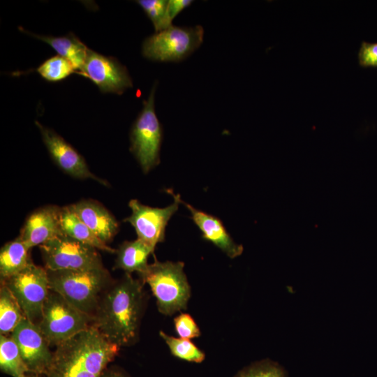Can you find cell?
<instances>
[{"instance_id":"cell-1","label":"cell","mask_w":377,"mask_h":377,"mask_svg":"<svg viewBox=\"0 0 377 377\" xmlns=\"http://www.w3.org/2000/svg\"><path fill=\"white\" fill-rule=\"evenodd\" d=\"M143 283L125 273L105 290L94 313L93 325L120 348L138 340L145 304Z\"/></svg>"},{"instance_id":"cell-2","label":"cell","mask_w":377,"mask_h":377,"mask_svg":"<svg viewBox=\"0 0 377 377\" xmlns=\"http://www.w3.org/2000/svg\"><path fill=\"white\" fill-rule=\"evenodd\" d=\"M119 348L91 326L55 348L45 377H101Z\"/></svg>"},{"instance_id":"cell-3","label":"cell","mask_w":377,"mask_h":377,"mask_svg":"<svg viewBox=\"0 0 377 377\" xmlns=\"http://www.w3.org/2000/svg\"><path fill=\"white\" fill-rule=\"evenodd\" d=\"M47 272L50 289L93 318L101 295L114 281L104 267L78 270L47 269Z\"/></svg>"},{"instance_id":"cell-4","label":"cell","mask_w":377,"mask_h":377,"mask_svg":"<svg viewBox=\"0 0 377 377\" xmlns=\"http://www.w3.org/2000/svg\"><path fill=\"white\" fill-rule=\"evenodd\" d=\"M183 262L155 260L140 276L147 283L156 300L158 311L165 316L186 309L191 286L184 271Z\"/></svg>"},{"instance_id":"cell-5","label":"cell","mask_w":377,"mask_h":377,"mask_svg":"<svg viewBox=\"0 0 377 377\" xmlns=\"http://www.w3.org/2000/svg\"><path fill=\"white\" fill-rule=\"evenodd\" d=\"M94 318L75 307L57 292L50 290L37 325L50 346L55 348L94 326Z\"/></svg>"},{"instance_id":"cell-6","label":"cell","mask_w":377,"mask_h":377,"mask_svg":"<svg viewBox=\"0 0 377 377\" xmlns=\"http://www.w3.org/2000/svg\"><path fill=\"white\" fill-rule=\"evenodd\" d=\"M156 82L133 123L131 133V151L145 173L160 163V150L163 138L161 124L156 116L154 96Z\"/></svg>"},{"instance_id":"cell-7","label":"cell","mask_w":377,"mask_h":377,"mask_svg":"<svg viewBox=\"0 0 377 377\" xmlns=\"http://www.w3.org/2000/svg\"><path fill=\"white\" fill-rule=\"evenodd\" d=\"M204 30L200 25L170 27L145 38L142 55L156 61H180L197 50L203 41Z\"/></svg>"},{"instance_id":"cell-8","label":"cell","mask_w":377,"mask_h":377,"mask_svg":"<svg viewBox=\"0 0 377 377\" xmlns=\"http://www.w3.org/2000/svg\"><path fill=\"white\" fill-rule=\"evenodd\" d=\"M45 267L49 270H78L104 267L94 247L62 233L39 246Z\"/></svg>"},{"instance_id":"cell-9","label":"cell","mask_w":377,"mask_h":377,"mask_svg":"<svg viewBox=\"0 0 377 377\" xmlns=\"http://www.w3.org/2000/svg\"><path fill=\"white\" fill-rule=\"evenodd\" d=\"M1 283L15 296L26 318L38 325L50 290L45 267L31 263L16 274L1 281Z\"/></svg>"},{"instance_id":"cell-10","label":"cell","mask_w":377,"mask_h":377,"mask_svg":"<svg viewBox=\"0 0 377 377\" xmlns=\"http://www.w3.org/2000/svg\"><path fill=\"white\" fill-rule=\"evenodd\" d=\"M170 194L174 198V202L163 208L147 206L136 199L131 200L128 203L131 214L124 221L134 228L138 239L153 249L158 243L164 242L167 224L181 204L179 194L171 190Z\"/></svg>"},{"instance_id":"cell-11","label":"cell","mask_w":377,"mask_h":377,"mask_svg":"<svg viewBox=\"0 0 377 377\" xmlns=\"http://www.w3.org/2000/svg\"><path fill=\"white\" fill-rule=\"evenodd\" d=\"M78 74L89 79L103 93L121 94L133 87L132 79L124 65L113 57L91 50Z\"/></svg>"},{"instance_id":"cell-12","label":"cell","mask_w":377,"mask_h":377,"mask_svg":"<svg viewBox=\"0 0 377 377\" xmlns=\"http://www.w3.org/2000/svg\"><path fill=\"white\" fill-rule=\"evenodd\" d=\"M16 342L29 374H46L52 353L38 326L24 318L10 334Z\"/></svg>"},{"instance_id":"cell-13","label":"cell","mask_w":377,"mask_h":377,"mask_svg":"<svg viewBox=\"0 0 377 377\" xmlns=\"http://www.w3.org/2000/svg\"><path fill=\"white\" fill-rule=\"evenodd\" d=\"M35 124L52 159L61 170L75 178L91 179L106 185V182L90 171L82 156L61 136L38 121Z\"/></svg>"},{"instance_id":"cell-14","label":"cell","mask_w":377,"mask_h":377,"mask_svg":"<svg viewBox=\"0 0 377 377\" xmlns=\"http://www.w3.org/2000/svg\"><path fill=\"white\" fill-rule=\"evenodd\" d=\"M61 207L46 205L32 212L27 219L19 237L29 249L40 246L62 234Z\"/></svg>"},{"instance_id":"cell-15","label":"cell","mask_w":377,"mask_h":377,"mask_svg":"<svg viewBox=\"0 0 377 377\" xmlns=\"http://www.w3.org/2000/svg\"><path fill=\"white\" fill-rule=\"evenodd\" d=\"M180 202L191 212V218L201 231L203 239L210 242L230 258L242 254V246L235 242L219 218L195 209L182 199Z\"/></svg>"},{"instance_id":"cell-16","label":"cell","mask_w":377,"mask_h":377,"mask_svg":"<svg viewBox=\"0 0 377 377\" xmlns=\"http://www.w3.org/2000/svg\"><path fill=\"white\" fill-rule=\"evenodd\" d=\"M77 216L103 242L117 234L119 224L114 216L101 204L93 200H82L70 205Z\"/></svg>"},{"instance_id":"cell-17","label":"cell","mask_w":377,"mask_h":377,"mask_svg":"<svg viewBox=\"0 0 377 377\" xmlns=\"http://www.w3.org/2000/svg\"><path fill=\"white\" fill-rule=\"evenodd\" d=\"M154 249L139 239L125 241L116 249V259L113 269H122L131 274L138 272L143 274L148 267V258Z\"/></svg>"},{"instance_id":"cell-18","label":"cell","mask_w":377,"mask_h":377,"mask_svg":"<svg viewBox=\"0 0 377 377\" xmlns=\"http://www.w3.org/2000/svg\"><path fill=\"white\" fill-rule=\"evenodd\" d=\"M20 29L29 36L49 44L59 56L66 59L73 65L77 73L82 71L90 49L73 34L70 33L64 36L54 37L29 33L21 27Z\"/></svg>"},{"instance_id":"cell-19","label":"cell","mask_w":377,"mask_h":377,"mask_svg":"<svg viewBox=\"0 0 377 377\" xmlns=\"http://www.w3.org/2000/svg\"><path fill=\"white\" fill-rule=\"evenodd\" d=\"M60 222L62 232L66 235L98 250L115 253L116 249L101 240L77 216L71 205L61 207Z\"/></svg>"},{"instance_id":"cell-20","label":"cell","mask_w":377,"mask_h":377,"mask_svg":"<svg viewBox=\"0 0 377 377\" xmlns=\"http://www.w3.org/2000/svg\"><path fill=\"white\" fill-rule=\"evenodd\" d=\"M30 249L19 237L1 248V281L16 274L33 263L29 253Z\"/></svg>"},{"instance_id":"cell-21","label":"cell","mask_w":377,"mask_h":377,"mask_svg":"<svg viewBox=\"0 0 377 377\" xmlns=\"http://www.w3.org/2000/svg\"><path fill=\"white\" fill-rule=\"evenodd\" d=\"M27 318L19 302L3 283L0 288V334H10Z\"/></svg>"},{"instance_id":"cell-22","label":"cell","mask_w":377,"mask_h":377,"mask_svg":"<svg viewBox=\"0 0 377 377\" xmlns=\"http://www.w3.org/2000/svg\"><path fill=\"white\" fill-rule=\"evenodd\" d=\"M0 369L11 377H24L29 374L20 349L10 335H0Z\"/></svg>"},{"instance_id":"cell-23","label":"cell","mask_w":377,"mask_h":377,"mask_svg":"<svg viewBox=\"0 0 377 377\" xmlns=\"http://www.w3.org/2000/svg\"><path fill=\"white\" fill-rule=\"evenodd\" d=\"M159 336L175 357L194 363H201L205 359L202 350L189 339L170 336L163 331L159 332Z\"/></svg>"},{"instance_id":"cell-24","label":"cell","mask_w":377,"mask_h":377,"mask_svg":"<svg viewBox=\"0 0 377 377\" xmlns=\"http://www.w3.org/2000/svg\"><path fill=\"white\" fill-rule=\"evenodd\" d=\"M37 73L48 82H59L76 73L73 65L66 59L57 55L45 60L36 69Z\"/></svg>"},{"instance_id":"cell-25","label":"cell","mask_w":377,"mask_h":377,"mask_svg":"<svg viewBox=\"0 0 377 377\" xmlns=\"http://www.w3.org/2000/svg\"><path fill=\"white\" fill-rule=\"evenodd\" d=\"M136 2L151 21L156 32L161 31L172 25L168 16V1L138 0Z\"/></svg>"},{"instance_id":"cell-26","label":"cell","mask_w":377,"mask_h":377,"mask_svg":"<svg viewBox=\"0 0 377 377\" xmlns=\"http://www.w3.org/2000/svg\"><path fill=\"white\" fill-rule=\"evenodd\" d=\"M234 377H288V374L279 363L265 359L244 367Z\"/></svg>"},{"instance_id":"cell-27","label":"cell","mask_w":377,"mask_h":377,"mask_svg":"<svg viewBox=\"0 0 377 377\" xmlns=\"http://www.w3.org/2000/svg\"><path fill=\"white\" fill-rule=\"evenodd\" d=\"M174 327L179 337L191 339L199 337L200 330L193 317L186 313H181L173 320Z\"/></svg>"},{"instance_id":"cell-28","label":"cell","mask_w":377,"mask_h":377,"mask_svg":"<svg viewBox=\"0 0 377 377\" xmlns=\"http://www.w3.org/2000/svg\"><path fill=\"white\" fill-rule=\"evenodd\" d=\"M358 61L364 68H377V43L363 41L358 52Z\"/></svg>"},{"instance_id":"cell-29","label":"cell","mask_w":377,"mask_h":377,"mask_svg":"<svg viewBox=\"0 0 377 377\" xmlns=\"http://www.w3.org/2000/svg\"><path fill=\"white\" fill-rule=\"evenodd\" d=\"M193 3L191 0H169L168 2V16L172 22L174 18L184 8Z\"/></svg>"},{"instance_id":"cell-30","label":"cell","mask_w":377,"mask_h":377,"mask_svg":"<svg viewBox=\"0 0 377 377\" xmlns=\"http://www.w3.org/2000/svg\"><path fill=\"white\" fill-rule=\"evenodd\" d=\"M101 377H129V376L120 368L111 367H108Z\"/></svg>"},{"instance_id":"cell-31","label":"cell","mask_w":377,"mask_h":377,"mask_svg":"<svg viewBox=\"0 0 377 377\" xmlns=\"http://www.w3.org/2000/svg\"><path fill=\"white\" fill-rule=\"evenodd\" d=\"M24 377H40L39 375H36V374H27L26 376H24Z\"/></svg>"}]
</instances>
